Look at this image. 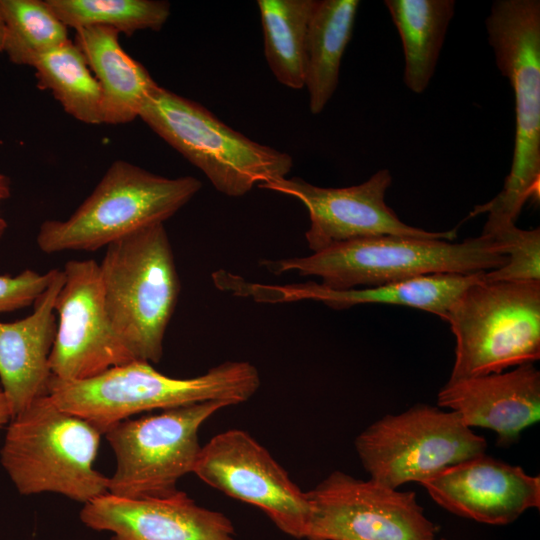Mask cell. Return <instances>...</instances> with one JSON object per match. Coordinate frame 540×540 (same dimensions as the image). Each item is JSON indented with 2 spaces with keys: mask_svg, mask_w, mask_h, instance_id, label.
Here are the masks:
<instances>
[{
  "mask_svg": "<svg viewBox=\"0 0 540 540\" xmlns=\"http://www.w3.org/2000/svg\"><path fill=\"white\" fill-rule=\"evenodd\" d=\"M261 384L257 368L247 361H226L192 378H173L151 363L133 360L83 380L52 376L48 396L101 434L131 416L205 401L230 406L249 400Z\"/></svg>",
  "mask_w": 540,
  "mask_h": 540,
  "instance_id": "1",
  "label": "cell"
},
{
  "mask_svg": "<svg viewBox=\"0 0 540 540\" xmlns=\"http://www.w3.org/2000/svg\"><path fill=\"white\" fill-rule=\"evenodd\" d=\"M507 256L487 234L460 243L443 239L383 235L333 245L309 256L263 259L270 273L314 276L331 289L396 283L433 274H474L502 267Z\"/></svg>",
  "mask_w": 540,
  "mask_h": 540,
  "instance_id": "2",
  "label": "cell"
},
{
  "mask_svg": "<svg viewBox=\"0 0 540 540\" xmlns=\"http://www.w3.org/2000/svg\"><path fill=\"white\" fill-rule=\"evenodd\" d=\"M496 65L513 89L516 129L510 173L502 190L475 214L484 228L515 224L540 184V1L497 0L485 20Z\"/></svg>",
  "mask_w": 540,
  "mask_h": 540,
  "instance_id": "3",
  "label": "cell"
},
{
  "mask_svg": "<svg viewBox=\"0 0 540 540\" xmlns=\"http://www.w3.org/2000/svg\"><path fill=\"white\" fill-rule=\"evenodd\" d=\"M99 269L114 331L136 360L158 363L180 293L164 223L109 244Z\"/></svg>",
  "mask_w": 540,
  "mask_h": 540,
  "instance_id": "4",
  "label": "cell"
},
{
  "mask_svg": "<svg viewBox=\"0 0 540 540\" xmlns=\"http://www.w3.org/2000/svg\"><path fill=\"white\" fill-rule=\"evenodd\" d=\"M100 439L45 395L12 417L0 461L21 495L52 492L86 504L108 493V477L94 468Z\"/></svg>",
  "mask_w": 540,
  "mask_h": 540,
  "instance_id": "5",
  "label": "cell"
},
{
  "mask_svg": "<svg viewBox=\"0 0 540 540\" xmlns=\"http://www.w3.org/2000/svg\"><path fill=\"white\" fill-rule=\"evenodd\" d=\"M192 176L167 178L113 162L92 193L65 220H46L36 243L45 254L96 251L147 226L164 223L201 189Z\"/></svg>",
  "mask_w": 540,
  "mask_h": 540,
  "instance_id": "6",
  "label": "cell"
},
{
  "mask_svg": "<svg viewBox=\"0 0 540 540\" xmlns=\"http://www.w3.org/2000/svg\"><path fill=\"white\" fill-rule=\"evenodd\" d=\"M138 117L229 197L286 178L293 166L288 153L251 140L200 103L159 85Z\"/></svg>",
  "mask_w": 540,
  "mask_h": 540,
  "instance_id": "7",
  "label": "cell"
},
{
  "mask_svg": "<svg viewBox=\"0 0 540 540\" xmlns=\"http://www.w3.org/2000/svg\"><path fill=\"white\" fill-rule=\"evenodd\" d=\"M483 274L445 319L456 343L449 381L501 373L540 358V280L486 281Z\"/></svg>",
  "mask_w": 540,
  "mask_h": 540,
  "instance_id": "8",
  "label": "cell"
},
{
  "mask_svg": "<svg viewBox=\"0 0 540 540\" xmlns=\"http://www.w3.org/2000/svg\"><path fill=\"white\" fill-rule=\"evenodd\" d=\"M485 438L458 415L417 404L369 425L355 439L358 457L370 479L397 489L422 483L444 469L485 453Z\"/></svg>",
  "mask_w": 540,
  "mask_h": 540,
  "instance_id": "9",
  "label": "cell"
},
{
  "mask_svg": "<svg viewBox=\"0 0 540 540\" xmlns=\"http://www.w3.org/2000/svg\"><path fill=\"white\" fill-rule=\"evenodd\" d=\"M224 401H205L126 419L104 434L116 468L108 477V493L140 499L175 493L178 480L193 472L201 450L199 430Z\"/></svg>",
  "mask_w": 540,
  "mask_h": 540,
  "instance_id": "10",
  "label": "cell"
},
{
  "mask_svg": "<svg viewBox=\"0 0 540 540\" xmlns=\"http://www.w3.org/2000/svg\"><path fill=\"white\" fill-rule=\"evenodd\" d=\"M307 540H435L415 493L333 471L306 492Z\"/></svg>",
  "mask_w": 540,
  "mask_h": 540,
  "instance_id": "11",
  "label": "cell"
},
{
  "mask_svg": "<svg viewBox=\"0 0 540 540\" xmlns=\"http://www.w3.org/2000/svg\"><path fill=\"white\" fill-rule=\"evenodd\" d=\"M229 497L256 506L285 534L306 537L311 506L306 492L248 432L230 429L201 446L193 472Z\"/></svg>",
  "mask_w": 540,
  "mask_h": 540,
  "instance_id": "12",
  "label": "cell"
},
{
  "mask_svg": "<svg viewBox=\"0 0 540 540\" xmlns=\"http://www.w3.org/2000/svg\"><path fill=\"white\" fill-rule=\"evenodd\" d=\"M62 271L64 282L55 299L57 326L49 356L52 376L83 380L136 360L109 321L99 263L69 260Z\"/></svg>",
  "mask_w": 540,
  "mask_h": 540,
  "instance_id": "13",
  "label": "cell"
},
{
  "mask_svg": "<svg viewBox=\"0 0 540 540\" xmlns=\"http://www.w3.org/2000/svg\"><path fill=\"white\" fill-rule=\"evenodd\" d=\"M391 183V173L382 169L365 182L349 187H320L299 177L283 178L258 187L291 196L306 207L310 225L305 239L312 252L383 235L448 241L456 238V230L431 232L402 222L385 202Z\"/></svg>",
  "mask_w": 540,
  "mask_h": 540,
  "instance_id": "14",
  "label": "cell"
},
{
  "mask_svg": "<svg viewBox=\"0 0 540 540\" xmlns=\"http://www.w3.org/2000/svg\"><path fill=\"white\" fill-rule=\"evenodd\" d=\"M483 273L433 274L379 286L336 290L314 281L281 285L252 282L221 269L214 277V285L232 296L258 303L310 300L337 310L370 303L402 305L427 311L445 320L462 292L478 282Z\"/></svg>",
  "mask_w": 540,
  "mask_h": 540,
  "instance_id": "15",
  "label": "cell"
},
{
  "mask_svg": "<svg viewBox=\"0 0 540 540\" xmlns=\"http://www.w3.org/2000/svg\"><path fill=\"white\" fill-rule=\"evenodd\" d=\"M447 511L480 523L507 525L540 507V477L483 453L420 483Z\"/></svg>",
  "mask_w": 540,
  "mask_h": 540,
  "instance_id": "16",
  "label": "cell"
},
{
  "mask_svg": "<svg viewBox=\"0 0 540 540\" xmlns=\"http://www.w3.org/2000/svg\"><path fill=\"white\" fill-rule=\"evenodd\" d=\"M80 519L93 530L111 532L110 540H236L226 515L180 490L140 499L107 493L84 504Z\"/></svg>",
  "mask_w": 540,
  "mask_h": 540,
  "instance_id": "17",
  "label": "cell"
},
{
  "mask_svg": "<svg viewBox=\"0 0 540 540\" xmlns=\"http://www.w3.org/2000/svg\"><path fill=\"white\" fill-rule=\"evenodd\" d=\"M437 403L469 428L492 430L498 445L506 447L540 419V372L526 363L508 372L448 380Z\"/></svg>",
  "mask_w": 540,
  "mask_h": 540,
  "instance_id": "18",
  "label": "cell"
},
{
  "mask_svg": "<svg viewBox=\"0 0 540 540\" xmlns=\"http://www.w3.org/2000/svg\"><path fill=\"white\" fill-rule=\"evenodd\" d=\"M63 282V271L56 268L30 315L15 322H0V381L12 417L48 394L52 378L49 356L57 326L54 304Z\"/></svg>",
  "mask_w": 540,
  "mask_h": 540,
  "instance_id": "19",
  "label": "cell"
},
{
  "mask_svg": "<svg viewBox=\"0 0 540 540\" xmlns=\"http://www.w3.org/2000/svg\"><path fill=\"white\" fill-rule=\"evenodd\" d=\"M115 29L90 26L76 29L75 44L102 93V121L119 125L133 121L158 85L146 68L121 47Z\"/></svg>",
  "mask_w": 540,
  "mask_h": 540,
  "instance_id": "20",
  "label": "cell"
},
{
  "mask_svg": "<svg viewBox=\"0 0 540 540\" xmlns=\"http://www.w3.org/2000/svg\"><path fill=\"white\" fill-rule=\"evenodd\" d=\"M359 5L358 0H317L308 25L304 82L314 115L324 110L337 89Z\"/></svg>",
  "mask_w": 540,
  "mask_h": 540,
  "instance_id": "21",
  "label": "cell"
},
{
  "mask_svg": "<svg viewBox=\"0 0 540 540\" xmlns=\"http://www.w3.org/2000/svg\"><path fill=\"white\" fill-rule=\"evenodd\" d=\"M405 58L404 83L416 94L428 87L455 12L454 0H385Z\"/></svg>",
  "mask_w": 540,
  "mask_h": 540,
  "instance_id": "22",
  "label": "cell"
},
{
  "mask_svg": "<svg viewBox=\"0 0 540 540\" xmlns=\"http://www.w3.org/2000/svg\"><path fill=\"white\" fill-rule=\"evenodd\" d=\"M317 0H258L264 54L276 80L304 88L308 25Z\"/></svg>",
  "mask_w": 540,
  "mask_h": 540,
  "instance_id": "23",
  "label": "cell"
},
{
  "mask_svg": "<svg viewBox=\"0 0 540 540\" xmlns=\"http://www.w3.org/2000/svg\"><path fill=\"white\" fill-rule=\"evenodd\" d=\"M32 67L38 86L51 91L69 115L86 124H103L100 86L75 43L69 40L40 55Z\"/></svg>",
  "mask_w": 540,
  "mask_h": 540,
  "instance_id": "24",
  "label": "cell"
},
{
  "mask_svg": "<svg viewBox=\"0 0 540 540\" xmlns=\"http://www.w3.org/2000/svg\"><path fill=\"white\" fill-rule=\"evenodd\" d=\"M5 25L4 53L19 65L34 61L68 42L67 26L42 0H0Z\"/></svg>",
  "mask_w": 540,
  "mask_h": 540,
  "instance_id": "25",
  "label": "cell"
},
{
  "mask_svg": "<svg viewBox=\"0 0 540 540\" xmlns=\"http://www.w3.org/2000/svg\"><path fill=\"white\" fill-rule=\"evenodd\" d=\"M67 27L102 26L131 36L139 30H160L170 4L160 0H45Z\"/></svg>",
  "mask_w": 540,
  "mask_h": 540,
  "instance_id": "26",
  "label": "cell"
},
{
  "mask_svg": "<svg viewBox=\"0 0 540 540\" xmlns=\"http://www.w3.org/2000/svg\"><path fill=\"white\" fill-rule=\"evenodd\" d=\"M502 246L507 262L500 268L484 272L486 281L540 280V229L524 230L515 224L483 230Z\"/></svg>",
  "mask_w": 540,
  "mask_h": 540,
  "instance_id": "27",
  "label": "cell"
},
{
  "mask_svg": "<svg viewBox=\"0 0 540 540\" xmlns=\"http://www.w3.org/2000/svg\"><path fill=\"white\" fill-rule=\"evenodd\" d=\"M56 269L40 274L25 269L16 276L0 275V314L30 306L51 283Z\"/></svg>",
  "mask_w": 540,
  "mask_h": 540,
  "instance_id": "28",
  "label": "cell"
},
{
  "mask_svg": "<svg viewBox=\"0 0 540 540\" xmlns=\"http://www.w3.org/2000/svg\"><path fill=\"white\" fill-rule=\"evenodd\" d=\"M11 193V181L10 179L0 173V202L10 197ZM7 229L6 221L0 216V238L4 235Z\"/></svg>",
  "mask_w": 540,
  "mask_h": 540,
  "instance_id": "29",
  "label": "cell"
},
{
  "mask_svg": "<svg viewBox=\"0 0 540 540\" xmlns=\"http://www.w3.org/2000/svg\"><path fill=\"white\" fill-rule=\"evenodd\" d=\"M12 418V411L9 405L8 399L0 387V430L1 428L10 422Z\"/></svg>",
  "mask_w": 540,
  "mask_h": 540,
  "instance_id": "30",
  "label": "cell"
},
{
  "mask_svg": "<svg viewBox=\"0 0 540 540\" xmlns=\"http://www.w3.org/2000/svg\"><path fill=\"white\" fill-rule=\"evenodd\" d=\"M5 25L0 15V53L4 52Z\"/></svg>",
  "mask_w": 540,
  "mask_h": 540,
  "instance_id": "31",
  "label": "cell"
},
{
  "mask_svg": "<svg viewBox=\"0 0 540 540\" xmlns=\"http://www.w3.org/2000/svg\"><path fill=\"white\" fill-rule=\"evenodd\" d=\"M435 540H446V539L445 538H440V539L436 538Z\"/></svg>",
  "mask_w": 540,
  "mask_h": 540,
  "instance_id": "32",
  "label": "cell"
}]
</instances>
